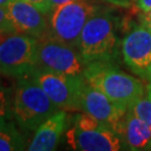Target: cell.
Segmentation results:
<instances>
[{"label": "cell", "mask_w": 151, "mask_h": 151, "mask_svg": "<svg viewBox=\"0 0 151 151\" xmlns=\"http://www.w3.org/2000/svg\"><path fill=\"white\" fill-rule=\"evenodd\" d=\"M121 52L128 68L145 78L151 66V30L143 24L134 26L122 39Z\"/></svg>", "instance_id": "cell-9"}, {"label": "cell", "mask_w": 151, "mask_h": 151, "mask_svg": "<svg viewBox=\"0 0 151 151\" xmlns=\"http://www.w3.org/2000/svg\"><path fill=\"white\" fill-rule=\"evenodd\" d=\"M128 110L151 127V100L148 96L140 97Z\"/></svg>", "instance_id": "cell-15"}, {"label": "cell", "mask_w": 151, "mask_h": 151, "mask_svg": "<svg viewBox=\"0 0 151 151\" xmlns=\"http://www.w3.org/2000/svg\"><path fill=\"white\" fill-rule=\"evenodd\" d=\"M70 1H73V0H48V4H47V10H50L52 8H54L56 6L63 5V4H66V2H70ZM48 14V12H47Z\"/></svg>", "instance_id": "cell-21"}, {"label": "cell", "mask_w": 151, "mask_h": 151, "mask_svg": "<svg viewBox=\"0 0 151 151\" xmlns=\"http://www.w3.org/2000/svg\"><path fill=\"white\" fill-rule=\"evenodd\" d=\"M119 35L115 17L109 10L97 9L87 20L78 42V50L85 64L114 63L119 55Z\"/></svg>", "instance_id": "cell-1"}, {"label": "cell", "mask_w": 151, "mask_h": 151, "mask_svg": "<svg viewBox=\"0 0 151 151\" xmlns=\"http://www.w3.org/2000/svg\"><path fill=\"white\" fill-rule=\"evenodd\" d=\"M67 124V112L65 110L55 112L38 127L27 149L30 151L55 150Z\"/></svg>", "instance_id": "cell-12"}, {"label": "cell", "mask_w": 151, "mask_h": 151, "mask_svg": "<svg viewBox=\"0 0 151 151\" xmlns=\"http://www.w3.org/2000/svg\"><path fill=\"white\" fill-rule=\"evenodd\" d=\"M85 67L86 64L82 58L78 48L48 37L39 38L37 52L38 70H52L70 76H83Z\"/></svg>", "instance_id": "cell-8"}, {"label": "cell", "mask_w": 151, "mask_h": 151, "mask_svg": "<svg viewBox=\"0 0 151 151\" xmlns=\"http://www.w3.org/2000/svg\"><path fill=\"white\" fill-rule=\"evenodd\" d=\"M30 76L60 110L80 111V96L85 83L84 76L65 75L38 68Z\"/></svg>", "instance_id": "cell-7"}, {"label": "cell", "mask_w": 151, "mask_h": 151, "mask_svg": "<svg viewBox=\"0 0 151 151\" xmlns=\"http://www.w3.org/2000/svg\"><path fill=\"white\" fill-rule=\"evenodd\" d=\"M140 22L141 24H143L151 30V11L150 12H142V15L140 16Z\"/></svg>", "instance_id": "cell-20"}, {"label": "cell", "mask_w": 151, "mask_h": 151, "mask_svg": "<svg viewBox=\"0 0 151 151\" xmlns=\"http://www.w3.org/2000/svg\"><path fill=\"white\" fill-rule=\"evenodd\" d=\"M145 78H146V80H148L149 82H151V66L149 67L148 72H147V74H146V76H145Z\"/></svg>", "instance_id": "cell-24"}, {"label": "cell", "mask_w": 151, "mask_h": 151, "mask_svg": "<svg viewBox=\"0 0 151 151\" xmlns=\"http://www.w3.org/2000/svg\"><path fill=\"white\" fill-rule=\"evenodd\" d=\"M32 5L36 6L37 8H39L42 11H44L45 14H47L48 10H47V4H48V0H25Z\"/></svg>", "instance_id": "cell-18"}, {"label": "cell", "mask_w": 151, "mask_h": 151, "mask_svg": "<svg viewBox=\"0 0 151 151\" xmlns=\"http://www.w3.org/2000/svg\"><path fill=\"white\" fill-rule=\"evenodd\" d=\"M11 32H15V29H14L9 18H8L6 7H1L0 6V35Z\"/></svg>", "instance_id": "cell-17"}, {"label": "cell", "mask_w": 151, "mask_h": 151, "mask_svg": "<svg viewBox=\"0 0 151 151\" xmlns=\"http://www.w3.org/2000/svg\"><path fill=\"white\" fill-rule=\"evenodd\" d=\"M12 114V102L10 94L5 87L0 86V129L10 122Z\"/></svg>", "instance_id": "cell-16"}, {"label": "cell", "mask_w": 151, "mask_h": 151, "mask_svg": "<svg viewBox=\"0 0 151 151\" xmlns=\"http://www.w3.org/2000/svg\"><path fill=\"white\" fill-rule=\"evenodd\" d=\"M66 141L73 150L118 151L123 149L122 141L114 130L85 112L73 118V124L66 131Z\"/></svg>", "instance_id": "cell-6"}, {"label": "cell", "mask_w": 151, "mask_h": 151, "mask_svg": "<svg viewBox=\"0 0 151 151\" xmlns=\"http://www.w3.org/2000/svg\"><path fill=\"white\" fill-rule=\"evenodd\" d=\"M97 9L99 6L91 0H73L56 6L47 14L48 27L44 37L78 48L82 30Z\"/></svg>", "instance_id": "cell-4"}, {"label": "cell", "mask_w": 151, "mask_h": 151, "mask_svg": "<svg viewBox=\"0 0 151 151\" xmlns=\"http://www.w3.org/2000/svg\"><path fill=\"white\" fill-rule=\"evenodd\" d=\"M11 1H14V0H0V6L1 7H6V6L9 5Z\"/></svg>", "instance_id": "cell-23"}, {"label": "cell", "mask_w": 151, "mask_h": 151, "mask_svg": "<svg viewBox=\"0 0 151 151\" xmlns=\"http://www.w3.org/2000/svg\"><path fill=\"white\" fill-rule=\"evenodd\" d=\"M83 76L91 86L127 109L145 95L146 87L143 83L118 68L113 63L96 62L87 64Z\"/></svg>", "instance_id": "cell-2"}, {"label": "cell", "mask_w": 151, "mask_h": 151, "mask_svg": "<svg viewBox=\"0 0 151 151\" xmlns=\"http://www.w3.org/2000/svg\"><path fill=\"white\" fill-rule=\"evenodd\" d=\"M137 6L141 10V12L151 11V0H137Z\"/></svg>", "instance_id": "cell-19"}, {"label": "cell", "mask_w": 151, "mask_h": 151, "mask_svg": "<svg viewBox=\"0 0 151 151\" xmlns=\"http://www.w3.org/2000/svg\"><path fill=\"white\" fill-rule=\"evenodd\" d=\"M80 111L94 116L118 133L128 109L113 102L85 81L80 96Z\"/></svg>", "instance_id": "cell-10"}, {"label": "cell", "mask_w": 151, "mask_h": 151, "mask_svg": "<svg viewBox=\"0 0 151 151\" xmlns=\"http://www.w3.org/2000/svg\"><path fill=\"white\" fill-rule=\"evenodd\" d=\"M0 74L22 78L37 68L38 38L18 32L1 34Z\"/></svg>", "instance_id": "cell-5"}, {"label": "cell", "mask_w": 151, "mask_h": 151, "mask_svg": "<svg viewBox=\"0 0 151 151\" xmlns=\"http://www.w3.org/2000/svg\"><path fill=\"white\" fill-rule=\"evenodd\" d=\"M7 15L15 32L43 38L48 27V17L36 6L25 0H14L6 6Z\"/></svg>", "instance_id": "cell-11"}, {"label": "cell", "mask_w": 151, "mask_h": 151, "mask_svg": "<svg viewBox=\"0 0 151 151\" xmlns=\"http://www.w3.org/2000/svg\"><path fill=\"white\" fill-rule=\"evenodd\" d=\"M146 92H147V96H148L151 100V82H149V84L147 85Z\"/></svg>", "instance_id": "cell-22"}, {"label": "cell", "mask_w": 151, "mask_h": 151, "mask_svg": "<svg viewBox=\"0 0 151 151\" xmlns=\"http://www.w3.org/2000/svg\"><path fill=\"white\" fill-rule=\"evenodd\" d=\"M118 134L123 149L132 151L151 150V127L128 110Z\"/></svg>", "instance_id": "cell-13"}, {"label": "cell", "mask_w": 151, "mask_h": 151, "mask_svg": "<svg viewBox=\"0 0 151 151\" xmlns=\"http://www.w3.org/2000/svg\"><path fill=\"white\" fill-rule=\"evenodd\" d=\"M60 110L32 76L19 78L12 99V115L22 129L36 131L45 120Z\"/></svg>", "instance_id": "cell-3"}, {"label": "cell", "mask_w": 151, "mask_h": 151, "mask_svg": "<svg viewBox=\"0 0 151 151\" xmlns=\"http://www.w3.org/2000/svg\"><path fill=\"white\" fill-rule=\"evenodd\" d=\"M25 149V142L22 134L15 125L9 122L0 129V151H14Z\"/></svg>", "instance_id": "cell-14"}]
</instances>
